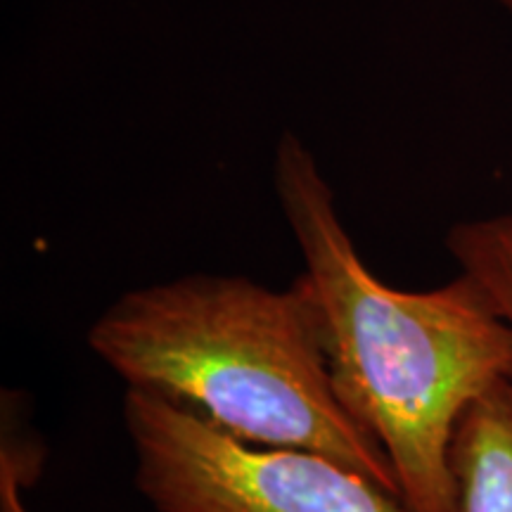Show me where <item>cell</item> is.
<instances>
[{"mask_svg":"<svg viewBox=\"0 0 512 512\" xmlns=\"http://www.w3.org/2000/svg\"><path fill=\"white\" fill-rule=\"evenodd\" d=\"M121 413L133 482L157 512H408L323 453L249 444L145 389H126Z\"/></svg>","mask_w":512,"mask_h":512,"instance_id":"obj_3","label":"cell"},{"mask_svg":"<svg viewBox=\"0 0 512 512\" xmlns=\"http://www.w3.org/2000/svg\"><path fill=\"white\" fill-rule=\"evenodd\" d=\"M494 3L505 12V15H508L510 24H512V0H494Z\"/></svg>","mask_w":512,"mask_h":512,"instance_id":"obj_7","label":"cell"},{"mask_svg":"<svg viewBox=\"0 0 512 512\" xmlns=\"http://www.w3.org/2000/svg\"><path fill=\"white\" fill-rule=\"evenodd\" d=\"M22 396L3 394V439H0V512H31L29 491L46 465V444L29 420H22Z\"/></svg>","mask_w":512,"mask_h":512,"instance_id":"obj_6","label":"cell"},{"mask_svg":"<svg viewBox=\"0 0 512 512\" xmlns=\"http://www.w3.org/2000/svg\"><path fill=\"white\" fill-rule=\"evenodd\" d=\"M273 190L302 252L337 399L389 458L408 512H456L453 437L467 408L510 377V328L463 273L432 290L377 278L294 131L275 143Z\"/></svg>","mask_w":512,"mask_h":512,"instance_id":"obj_1","label":"cell"},{"mask_svg":"<svg viewBox=\"0 0 512 512\" xmlns=\"http://www.w3.org/2000/svg\"><path fill=\"white\" fill-rule=\"evenodd\" d=\"M446 249L512 332V211L456 223L446 233Z\"/></svg>","mask_w":512,"mask_h":512,"instance_id":"obj_5","label":"cell"},{"mask_svg":"<svg viewBox=\"0 0 512 512\" xmlns=\"http://www.w3.org/2000/svg\"><path fill=\"white\" fill-rule=\"evenodd\" d=\"M86 344L126 389L249 444L323 453L401 498L389 458L337 399L302 275L287 287L223 273L133 287L93 320Z\"/></svg>","mask_w":512,"mask_h":512,"instance_id":"obj_2","label":"cell"},{"mask_svg":"<svg viewBox=\"0 0 512 512\" xmlns=\"http://www.w3.org/2000/svg\"><path fill=\"white\" fill-rule=\"evenodd\" d=\"M456 512H512V384L467 408L451 446Z\"/></svg>","mask_w":512,"mask_h":512,"instance_id":"obj_4","label":"cell"}]
</instances>
